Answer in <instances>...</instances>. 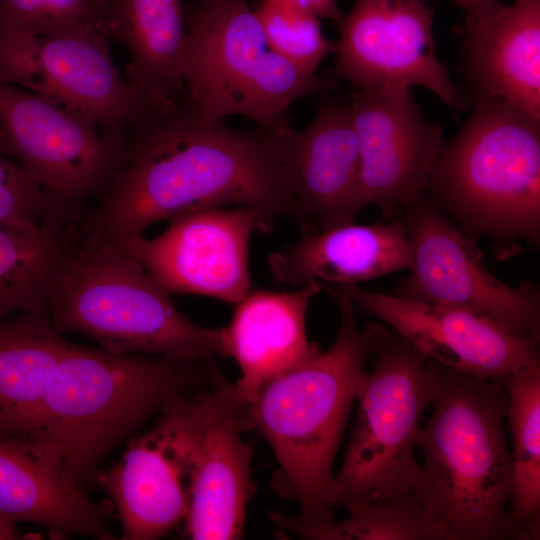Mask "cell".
<instances>
[{
    "mask_svg": "<svg viewBox=\"0 0 540 540\" xmlns=\"http://www.w3.org/2000/svg\"><path fill=\"white\" fill-rule=\"evenodd\" d=\"M287 121L244 130L179 105L158 109L126 135L121 162L82 224L123 245L150 226L199 209L246 206L269 230L295 217Z\"/></svg>",
    "mask_w": 540,
    "mask_h": 540,
    "instance_id": "6da1fadb",
    "label": "cell"
},
{
    "mask_svg": "<svg viewBox=\"0 0 540 540\" xmlns=\"http://www.w3.org/2000/svg\"><path fill=\"white\" fill-rule=\"evenodd\" d=\"M326 291L340 312L337 336L325 352L268 381L248 403L249 418L271 446L279 469L273 486L295 500L294 524L333 518V463L364 364L371 355L370 325L360 328L356 307L340 285Z\"/></svg>",
    "mask_w": 540,
    "mask_h": 540,
    "instance_id": "7a4b0ae2",
    "label": "cell"
},
{
    "mask_svg": "<svg viewBox=\"0 0 540 540\" xmlns=\"http://www.w3.org/2000/svg\"><path fill=\"white\" fill-rule=\"evenodd\" d=\"M430 406L416 435L423 462L413 493L449 540L510 539L513 464L503 385L437 364Z\"/></svg>",
    "mask_w": 540,
    "mask_h": 540,
    "instance_id": "3957f363",
    "label": "cell"
},
{
    "mask_svg": "<svg viewBox=\"0 0 540 540\" xmlns=\"http://www.w3.org/2000/svg\"><path fill=\"white\" fill-rule=\"evenodd\" d=\"M225 380L215 359L114 354L71 343L48 381L34 438L58 447L80 485L171 402Z\"/></svg>",
    "mask_w": 540,
    "mask_h": 540,
    "instance_id": "277c9868",
    "label": "cell"
},
{
    "mask_svg": "<svg viewBox=\"0 0 540 540\" xmlns=\"http://www.w3.org/2000/svg\"><path fill=\"white\" fill-rule=\"evenodd\" d=\"M169 294L123 247L81 224L45 309L62 334L88 336L114 354L227 357L224 327L192 322Z\"/></svg>",
    "mask_w": 540,
    "mask_h": 540,
    "instance_id": "5b68a950",
    "label": "cell"
},
{
    "mask_svg": "<svg viewBox=\"0 0 540 540\" xmlns=\"http://www.w3.org/2000/svg\"><path fill=\"white\" fill-rule=\"evenodd\" d=\"M427 188L436 206L472 239L537 245L540 121L481 94L455 137L444 142Z\"/></svg>",
    "mask_w": 540,
    "mask_h": 540,
    "instance_id": "8992f818",
    "label": "cell"
},
{
    "mask_svg": "<svg viewBox=\"0 0 540 540\" xmlns=\"http://www.w3.org/2000/svg\"><path fill=\"white\" fill-rule=\"evenodd\" d=\"M371 370L358 381L354 428L330 505L347 511L404 494L419 463L416 435L437 384V364L395 330L370 324Z\"/></svg>",
    "mask_w": 540,
    "mask_h": 540,
    "instance_id": "52a82bcc",
    "label": "cell"
},
{
    "mask_svg": "<svg viewBox=\"0 0 540 540\" xmlns=\"http://www.w3.org/2000/svg\"><path fill=\"white\" fill-rule=\"evenodd\" d=\"M183 81L188 110L198 117L241 116L265 129L286 121L300 98L335 85L273 51L246 0L198 3L187 24Z\"/></svg>",
    "mask_w": 540,
    "mask_h": 540,
    "instance_id": "ba28073f",
    "label": "cell"
},
{
    "mask_svg": "<svg viewBox=\"0 0 540 540\" xmlns=\"http://www.w3.org/2000/svg\"><path fill=\"white\" fill-rule=\"evenodd\" d=\"M126 137L108 134L50 97L0 82V152L44 192L49 216L81 220L117 170Z\"/></svg>",
    "mask_w": 540,
    "mask_h": 540,
    "instance_id": "9c48e42d",
    "label": "cell"
},
{
    "mask_svg": "<svg viewBox=\"0 0 540 540\" xmlns=\"http://www.w3.org/2000/svg\"><path fill=\"white\" fill-rule=\"evenodd\" d=\"M110 35L72 31L38 36L0 31V82L58 100L104 132L127 133L162 107L117 69Z\"/></svg>",
    "mask_w": 540,
    "mask_h": 540,
    "instance_id": "30bf717a",
    "label": "cell"
},
{
    "mask_svg": "<svg viewBox=\"0 0 540 540\" xmlns=\"http://www.w3.org/2000/svg\"><path fill=\"white\" fill-rule=\"evenodd\" d=\"M402 219L411 248L409 275L395 295L484 315L511 334L539 340L540 290L530 281L511 286L495 277L475 240L421 194Z\"/></svg>",
    "mask_w": 540,
    "mask_h": 540,
    "instance_id": "8fae6325",
    "label": "cell"
},
{
    "mask_svg": "<svg viewBox=\"0 0 540 540\" xmlns=\"http://www.w3.org/2000/svg\"><path fill=\"white\" fill-rule=\"evenodd\" d=\"M210 389L171 402L150 429L130 438L114 465L99 473L100 486L117 508L123 539H157L184 520Z\"/></svg>",
    "mask_w": 540,
    "mask_h": 540,
    "instance_id": "7c38bea8",
    "label": "cell"
},
{
    "mask_svg": "<svg viewBox=\"0 0 540 540\" xmlns=\"http://www.w3.org/2000/svg\"><path fill=\"white\" fill-rule=\"evenodd\" d=\"M426 0H355L339 23L335 74L359 91L421 86L454 109L465 99L436 55Z\"/></svg>",
    "mask_w": 540,
    "mask_h": 540,
    "instance_id": "4fadbf2b",
    "label": "cell"
},
{
    "mask_svg": "<svg viewBox=\"0 0 540 540\" xmlns=\"http://www.w3.org/2000/svg\"><path fill=\"white\" fill-rule=\"evenodd\" d=\"M153 238L123 245L169 293L236 304L251 290L249 245L262 230L259 213L246 206L209 207L169 220Z\"/></svg>",
    "mask_w": 540,
    "mask_h": 540,
    "instance_id": "5bb4252c",
    "label": "cell"
},
{
    "mask_svg": "<svg viewBox=\"0 0 540 540\" xmlns=\"http://www.w3.org/2000/svg\"><path fill=\"white\" fill-rule=\"evenodd\" d=\"M349 108L363 200L388 218L427 189L444 144L442 127L424 116L411 89L359 91Z\"/></svg>",
    "mask_w": 540,
    "mask_h": 540,
    "instance_id": "9a60e30c",
    "label": "cell"
},
{
    "mask_svg": "<svg viewBox=\"0 0 540 540\" xmlns=\"http://www.w3.org/2000/svg\"><path fill=\"white\" fill-rule=\"evenodd\" d=\"M356 308L386 323L435 363L479 379L540 365L536 339L519 338L465 309L340 285Z\"/></svg>",
    "mask_w": 540,
    "mask_h": 540,
    "instance_id": "2e32d148",
    "label": "cell"
},
{
    "mask_svg": "<svg viewBox=\"0 0 540 540\" xmlns=\"http://www.w3.org/2000/svg\"><path fill=\"white\" fill-rule=\"evenodd\" d=\"M252 429L248 404L227 380L209 391L196 446L185 534L194 540L241 538L254 492L252 446L242 434Z\"/></svg>",
    "mask_w": 540,
    "mask_h": 540,
    "instance_id": "e0dca14e",
    "label": "cell"
},
{
    "mask_svg": "<svg viewBox=\"0 0 540 540\" xmlns=\"http://www.w3.org/2000/svg\"><path fill=\"white\" fill-rule=\"evenodd\" d=\"M289 168L296 204L294 218L303 232L354 222L366 204L349 104L323 97L309 125L301 132L291 130Z\"/></svg>",
    "mask_w": 540,
    "mask_h": 540,
    "instance_id": "ac0fdd59",
    "label": "cell"
},
{
    "mask_svg": "<svg viewBox=\"0 0 540 540\" xmlns=\"http://www.w3.org/2000/svg\"><path fill=\"white\" fill-rule=\"evenodd\" d=\"M0 515L39 524L56 538H115L106 507L83 493L58 447L45 440L0 433Z\"/></svg>",
    "mask_w": 540,
    "mask_h": 540,
    "instance_id": "d6986e66",
    "label": "cell"
},
{
    "mask_svg": "<svg viewBox=\"0 0 540 540\" xmlns=\"http://www.w3.org/2000/svg\"><path fill=\"white\" fill-rule=\"evenodd\" d=\"M325 286L312 280L290 291L250 290L224 327L227 357L240 369L237 397L250 403L273 378L316 357L321 350L306 330L310 301Z\"/></svg>",
    "mask_w": 540,
    "mask_h": 540,
    "instance_id": "ffe728a7",
    "label": "cell"
},
{
    "mask_svg": "<svg viewBox=\"0 0 540 540\" xmlns=\"http://www.w3.org/2000/svg\"><path fill=\"white\" fill-rule=\"evenodd\" d=\"M462 35L465 70L481 94L540 121V0L466 16Z\"/></svg>",
    "mask_w": 540,
    "mask_h": 540,
    "instance_id": "44dd1931",
    "label": "cell"
},
{
    "mask_svg": "<svg viewBox=\"0 0 540 540\" xmlns=\"http://www.w3.org/2000/svg\"><path fill=\"white\" fill-rule=\"evenodd\" d=\"M411 264L402 220L369 225L351 222L303 232L292 246L268 257L273 279L294 288L312 280L355 285L409 269Z\"/></svg>",
    "mask_w": 540,
    "mask_h": 540,
    "instance_id": "7402d4cb",
    "label": "cell"
},
{
    "mask_svg": "<svg viewBox=\"0 0 540 540\" xmlns=\"http://www.w3.org/2000/svg\"><path fill=\"white\" fill-rule=\"evenodd\" d=\"M108 29L127 52L130 83L162 107L177 105L187 41L181 0H109Z\"/></svg>",
    "mask_w": 540,
    "mask_h": 540,
    "instance_id": "603a6c76",
    "label": "cell"
},
{
    "mask_svg": "<svg viewBox=\"0 0 540 540\" xmlns=\"http://www.w3.org/2000/svg\"><path fill=\"white\" fill-rule=\"evenodd\" d=\"M71 343L45 308L0 321V433L34 438L48 381Z\"/></svg>",
    "mask_w": 540,
    "mask_h": 540,
    "instance_id": "cb8c5ba5",
    "label": "cell"
},
{
    "mask_svg": "<svg viewBox=\"0 0 540 540\" xmlns=\"http://www.w3.org/2000/svg\"><path fill=\"white\" fill-rule=\"evenodd\" d=\"M80 230L52 218L36 230L0 224V321L45 308Z\"/></svg>",
    "mask_w": 540,
    "mask_h": 540,
    "instance_id": "d4e9b609",
    "label": "cell"
},
{
    "mask_svg": "<svg viewBox=\"0 0 540 540\" xmlns=\"http://www.w3.org/2000/svg\"><path fill=\"white\" fill-rule=\"evenodd\" d=\"M506 390V418L512 437L513 491L510 539L539 538L540 531V365L498 380Z\"/></svg>",
    "mask_w": 540,
    "mask_h": 540,
    "instance_id": "484cf974",
    "label": "cell"
},
{
    "mask_svg": "<svg viewBox=\"0 0 540 540\" xmlns=\"http://www.w3.org/2000/svg\"><path fill=\"white\" fill-rule=\"evenodd\" d=\"M270 517L283 534L310 540H449L447 529L412 490L348 511L343 520L317 525L294 524L280 513Z\"/></svg>",
    "mask_w": 540,
    "mask_h": 540,
    "instance_id": "4316f807",
    "label": "cell"
},
{
    "mask_svg": "<svg viewBox=\"0 0 540 540\" xmlns=\"http://www.w3.org/2000/svg\"><path fill=\"white\" fill-rule=\"evenodd\" d=\"M108 6L109 0H0V31L38 36L72 31L109 34Z\"/></svg>",
    "mask_w": 540,
    "mask_h": 540,
    "instance_id": "83f0119b",
    "label": "cell"
},
{
    "mask_svg": "<svg viewBox=\"0 0 540 540\" xmlns=\"http://www.w3.org/2000/svg\"><path fill=\"white\" fill-rule=\"evenodd\" d=\"M269 47L305 73H316L323 59L335 51L320 18L273 5L265 0L254 9Z\"/></svg>",
    "mask_w": 540,
    "mask_h": 540,
    "instance_id": "f1b7e54d",
    "label": "cell"
},
{
    "mask_svg": "<svg viewBox=\"0 0 540 540\" xmlns=\"http://www.w3.org/2000/svg\"><path fill=\"white\" fill-rule=\"evenodd\" d=\"M49 215L47 198L28 172L0 152V224L39 229Z\"/></svg>",
    "mask_w": 540,
    "mask_h": 540,
    "instance_id": "f546056e",
    "label": "cell"
},
{
    "mask_svg": "<svg viewBox=\"0 0 540 540\" xmlns=\"http://www.w3.org/2000/svg\"><path fill=\"white\" fill-rule=\"evenodd\" d=\"M273 5L328 19L337 25L342 21L344 13L336 0H265Z\"/></svg>",
    "mask_w": 540,
    "mask_h": 540,
    "instance_id": "4dcf8cb0",
    "label": "cell"
},
{
    "mask_svg": "<svg viewBox=\"0 0 540 540\" xmlns=\"http://www.w3.org/2000/svg\"><path fill=\"white\" fill-rule=\"evenodd\" d=\"M461 8L466 16H480L492 12L503 2L501 0H450Z\"/></svg>",
    "mask_w": 540,
    "mask_h": 540,
    "instance_id": "1f68e13d",
    "label": "cell"
},
{
    "mask_svg": "<svg viewBox=\"0 0 540 540\" xmlns=\"http://www.w3.org/2000/svg\"><path fill=\"white\" fill-rule=\"evenodd\" d=\"M18 536L16 523L0 515V540L16 539Z\"/></svg>",
    "mask_w": 540,
    "mask_h": 540,
    "instance_id": "d6a6232c",
    "label": "cell"
},
{
    "mask_svg": "<svg viewBox=\"0 0 540 540\" xmlns=\"http://www.w3.org/2000/svg\"><path fill=\"white\" fill-rule=\"evenodd\" d=\"M220 0H198V3L200 4H206V3H212Z\"/></svg>",
    "mask_w": 540,
    "mask_h": 540,
    "instance_id": "836d02e7",
    "label": "cell"
}]
</instances>
